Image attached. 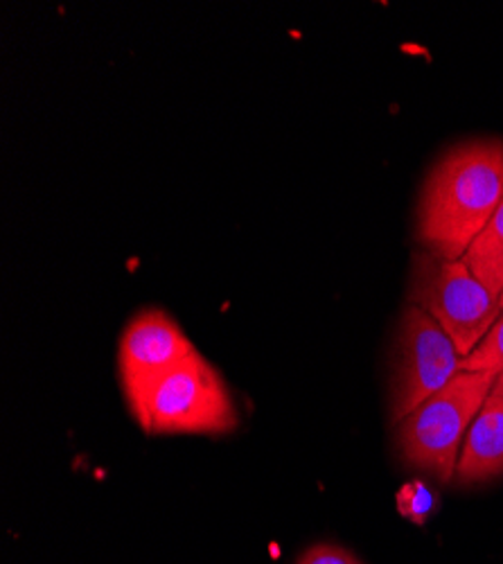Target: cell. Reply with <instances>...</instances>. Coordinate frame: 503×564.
I'll return each mask as SVG.
<instances>
[{"mask_svg": "<svg viewBox=\"0 0 503 564\" xmlns=\"http://www.w3.org/2000/svg\"><path fill=\"white\" fill-rule=\"evenodd\" d=\"M408 301L442 327L463 359L501 318V299L483 285L466 260H442L431 253L414 260Z\"/></svg>", "mask_w": 503, "mask_h": 564, "instance_id": "4", "label": "cell"}, {"mask_svg": "<svg viewBox=\"0 0 503 564\" xmlns=\"http://www.w3.org/2000/svg\"><path fill=\"white\" fill-rule=\"evenodd\" d=\"M298 564H363L361 560H357L350 551L335 546V544H316L311 549H307Z\"/></svg>", "mask_w": 503, "mask_h": 564, "instance_id": "11", "label": "cell"}, {"mask_svg": "<svg viewBox=\"0 0 503 564\" xmlns=\"http://www.w3.org/2000/svg\"><path fill=\"white\" fill-rule=\"evenodd\" d=\"M503 475V375L496 380L466 436L456 484L474 486Z\"/></svg>", "mask_w": 503, "mask_h": 564, "instance_id": "7", "label": "cell"}, {"mask_svg": "<svg viewBox=\"0 0 503 564\" xmlns=\"http://www.w3.org/2000/svg\"><path fill=\"white\" fill-rule=\"evenodd\" d=\"M503 199V143L470 140L449 150L427 176L418 240L442 260H463Z\"/></svg>", "mask_w": 503, "mask_h": 564, "instance_id": "1", "label": "cell"}, {"mask_svg": "<svg viewBox=\"0 0 503 564\" xmlns=\"http://www.w3.org/2000/svg\"><path fill=\"white\" fill-rule=\"evenodd\" d=\"M463 357L442 327L418 305L402 312L391 382V420H404L461 372Z\"/></svg>", "mask_w": 503, "mask_h": 564, "instance_id": "5", "label": "cell"}, {"mask_svg": "<svg viewBox=\"0 0 503 564\" xmlns=\"http://www.w3.org/2000/svg\"><path fill=\"white\" fill-rule=\"evenodd\" d=\"M395 506L404 520L423 527L438 508V495L423 481H408L397 490Z\"/></svg>", "mask_w": 503, "mask_h": 564, "instance_id": "9", "label": "cell"}, {"mask_svg": "<svg viewBox=\"0 0 503 564\" xmlns=\"http://www.w3.org/2000/svg\"><path fill=\"white\" fill-rule=\"evenodd\" d=\"M463 260L483 285L496 299H501L503 294V199L496 213L492 215L490 224L483 228V232L463 256Z\"/></svg>", "mask_w": 503, "mask_h": 564, "instance_id": "8", "label": "cell"}, {"mask_svg": "<svg viewBox=\"0 0 503 564\" xmlns=\"http://www.w3.org/2000/svg\"><path fill=\"white\" fill-rule=\"evenodd\" d=\"M496 375L461 370L456 378L397 422L402 458L449 484L456 477L466 436L481 411Z\"/></svg>", "mask_w": 503, "mask_h": 564, "instance_id": "2", "label": "cell"}, {"mask_svg": "<svg viewBox=\"0 0 503 564\" xmlns=\"http://www.w3.org/2000/svg\"><path fill=\"white\" fill-rule=\"evenodd\" d=\"M139 425L147 434L223 436L238 430L240 415L217 368L193 352L152 387Z\"/></svg>", "mask_w": 503, "mask_h": 564, "instance_id": "3", "label": "cell"}, {"mask_svg": "<svg viewBox=\"0 0 503 564\" xmlns=\"http://www.w3.org/2000/svg\"><path fill=\"white\" fill-rule=\"evenodd\" d=\"M193 352H197L195 344L163 310H143L127 323L120 337L118 368L135 422L143 417L152 387Z\"/></svg>", "mask_w": 503, "mask_h": 564, "instance_id": "6", "label": "cell"}, {"mask_svg": "<svg viewBox=\"0 0 503 564\" xmlns=\"http://www.w3.org/2000/svg\"><path fill=\"white\" fill-rule=\"evenodd\" d=\"M461 370L503 375V314L485 339L461 361Z\"/></svg>", "mask_w": 503, "mask_h": 564, "instance_id": "10", "label": "cell"}, {"mask_svg": "<svg viewBox=\"0 0 503 564\" xmlns=\"http://www.w3.org/2000/svg\"><path fill=\"white\" fill-rule=\"evenodd\" d=\"M501 314H503V294H501Z\"/></svg>", "mask_w": 503, "mask_h": 564, "instance_id": "12", "label": "cell"}]
</instances>
